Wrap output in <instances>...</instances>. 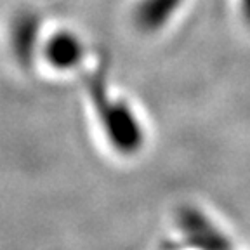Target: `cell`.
<instances>
[{"label":"cell","instance_id":"cell-2","mask_svg":"<svg viewBox=\"0 0 250 250\" xmlns=\"http://www.w3.org/2000/svg\"><path fill=\"white\" fill-rule=\"evenodd\" d=\"M45 58L54 68H70L80 59V43L73 35L61 31L49 40L45 47Z\"/></svg>","mask_w":250,"mask_h":250},{"label":"cell","instance_id":"cell-3","mask_svg":"<svg viewBox=\"0 0 250 250\" xmlns=\"http://www.w3.org/2000/svg\"><path fill=\"white\" fill-rule=\"evenodd\" d=\"M243 9H245V16L250 20V0H243Z\"/></svg>","mask_w":250,"mask_h":250},{"label":"cell","instance_id":"cell-1","mask_svg":"<svg viewBox=\"0 0 250 250\" xmlns=\"http://www.w3.org/2000/svg\"><path fill=\"white\" fill-rule=\"evenodd\" d=\"M37 18L30 12H21L11 24V47L21 64H30L37 42Z\"/></svg>","mask_w":250,"mask_h":250}]
</instances>
